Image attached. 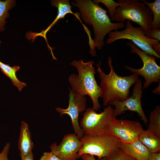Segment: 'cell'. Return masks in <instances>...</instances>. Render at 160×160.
<instances>
[{
  "mask_svg": "<svg viewBox=\"0 0 160 160\" xmlns=\"http://www.w3.org/2000/svg\"><path fill=\"white\" fill-rule=\"evenodd\" d=\"M15 3L14 0L0 1V32L4 30L5 20L9 16L8 11L15 6Z\"/></svg>",
  "mask_w": 160,
  "mask_h": 160,
  "instance_id": "cell-20",
  "label": "cell"
},
{
  "mask_svg": "<svg viewBox=\"0 0 160 160\" xmlns=\"http://www.w3.org/2000/svg\"><path fill=\"white\" fill-rule=\"evenodd\" d=\"M51 5L57 8L58 12L56 18L52 23L45 30L42 31L40 33H37L35 36H37L43 37L46 39V34L51 28L61 18L63 19L65 16L68 13L76 15L74 14L71 10L72 7L69 3L68 0H53L51 1Z\"/></svg>",
  "mask_w": 160,
  "mask_h": 160,
  "instance_id": "cell-15",
  "label": "cell"
},
{
  "mask_svg": "<svg viewBox=\"0 0 160 160\" xmlns=\"http://www.w3.org/2000/svg\"><path fill=\"white\" fill-rule=\"evenodd\" d=\"M80 157L82 160H97L95 158L94 156L87 154H84Z\"/></svg>",
  "mask_w": 160,
  "mask_h": 160,
  "instance_id": "cell-27",
  "label": "cell"
},
{
  "mask_svg": "<svg viewBox=\"0 0 160 160\" xmlns=\"http://www.w3.org/2000/svg\"><path fill=\"white\" fill-rule=\"evenodd\" d=\"M112 62L111 57H109L107 62L110 72L108 74L102 71L100 63L96 64V72L101 80L100 86L103 91L102 98L104 106H107L111 101H123L130 97V88L139 79L138 76L135 73L125 76H118L114 70Z\"/></svg>",
  "mask_w": 160,
  "mask_h": 160,
  "instance_id": "cell-2",
  "label": "cell"
},
{
  "mask_svg": "<svg viewBox=\"0 0 160 160\" xmlns=\"http://www.w3.org/2000/svg\"><path fill=\"white\" fill-rule=\"evenodd\" d=\"M120 148L125 153L136 160H148L150 153L138 139L129 143L121 142Z\"/></svg>",
  "mask_w": 160,
  "mask_h": 160,
  "instance_id": "cell-13",
  "label": "cell"
},
{
  "mask_svg": "<svg viewBox=\"0 0 160 160\" xmlns=\"http://www.w3.org/2000/svg\"><path fill=\"white\" fill-rule=\"evenodd\" d=\"M72 5L77 7L83 21L92 26L94 33L92 40L94 48L101 49L105 45V36L110 32L124 27L123 22L113 23L107 14L108 11L91 0H75Z\"/></svg>",
  "mask_w": 160,
  "mask_h": 160,
  "instance_id": "cell-1",
  "label": "cell"
},
{
  "mask_svg": "<svg viewBox=\"0 0 160 160\" xmlns=\"http://www.w3.org/2000/svg\"><path fill=\"white\" fill-rule=\"evenodd\" d=\"M148 160H160V152L150 153Z\"/></svg>",
  "mask_w": 160,
  "mask_h": 160,
  "instance_id": "cell-26",
  "label": "cell"
},
{
  "mask_svg": "<svg viewBox=\"0 0 160 160\" xmlns=\"http://www.w3.org/2000/svg\"><path fill=\"white\" fill-rule=\"evenodd\" d=\"M39 160H60V159L51 151L44 153Z\"/></svg>",
  "mask_w": 160,
  "mask_h": 160,
  "instance_id": "cell-24",
  "label": "cell"
},
{
  "mask_svg": "<svg viewBox=\"0 0 160 160\" xmlns=\"http://www.w3.org/2000/svg\"><path fill=\"white\" fill-rule=\"evenodd\" d=\"M1 41H0V44H1Z\"/></svg>",
  "mask_w": 160,
  "mask_h": 160,
  "instance_id": "cell-29",
  "label": "cell"
},
{
  "mask_svg": "<svg viewBox=\"0 0 160 160\" xmlns=\"http://www.w3.org/2000/svg\"><path fill=\"white\" fill-rule=\"evenodd\" d=\"M82 147L78 153V158L84 154L98 157V160L109 156L120 148L121 142L109 134L96 135L84 134L80 139Z\"/></svg>",
  "mask_w": 160,
  "mask_h": 160,
  "instance_id": "cell-6",
  "label": "cell"
},
{
  "mask_svg": "<svg viewBox=\"0 0 160 160\" xmlns=\"http://www.w3.org/2000/svg\"><path fill=\"white\" fill-rule=\"evenodd\" d=\"M10 146L9 143H7L0 153V160H9L8 155Z\"/></svg>",
  "mask_w": 160,
  "mask_h": 160,
  "instance_id": "cell-23",
  "label": "cell"
},
{
  "mask_svg": "<svg viewBox=\"0 0 160 160\" xmlns=\"http://www.w3.org/2000/svg\"><path fill=\"white\" fill-rule=\"evenodd\" d=\"M18 146L21 158L29 155L32 152L33 147L28 125L24 121L21 123Z\"/></svg>",
  "mask_w": 160,
  "mask_h": 160,
  "instance_id": "cell-14",
  "label": "cell"
},
{
  "mask_svg": "<svg viewBox=\"0 0 160 160\" xmlns=\"http://www.w3.org/2000/svg\"><path fill=\"white\" fill-rule=\"evenodd\" d=\"M150 153L160 151V137L147 129L143 131L138 139Z\"/></svg>",
  "mask_w": 160,
  "mask_h": 160,
  "instance_id": "cell-16",
  "label": "cell"
},
{
  "mask_svg": "<svg viewBox=\"0 0 160 160\" xmlns=\"http://www.w3.org/2000/svg\"><path fill=\"white\" fill-rule=\"evenodd\" d=\"M20 160H33V155L31 152L27 156L21 158Z\"/></svg>",
  "mask_w": 160,
  "mask_h": 160,
  "instance_id": "cell-28",
  "label": "cell"
},
{
  "mask_svg": "<svg viewBox=\"0 0 160 160\" xmlns=\"http://www.w3.org/2000/svg\"><path fill=\"white\" fill-rule=\"evenodd\" d=\"M113 109L109 105L103 111L97 113L92 108H87L79 124L84 134L96 135L103 133L105 127L115 117Z\"/></svg>",
  "mask_w": 160,
  "mask_h": 160,
  "instance_id": "cell-7",
  "label": "cell"
},
{
  "mask_svg": "<svg viewBox=\"0 0 160 160\" xmlns=\"http://www.w3.org/2000/svg\"><path fill=\"white\" fill-rule=\"evenodd\" d=\"M100 160H136L125 153L120 148L109 156L103 158Z\"/></svg>",
  "mask_w": 160,
  "mask_h": 160,
  "instance_id": "cell-22",
  "label": "cell"
},
{
  "mask_svg": "<svg viewBox=\"0 0 160 160\" xmlns=\"http://www.w3.org/2000/svg\"><path fill=\"white\" fill-rule=\"evenodd\" d=\"M124 27L122 30L110 32L106 43L110 44L120 39L130 40L147 55L153 56L158 59L160 58V43L159 41L149 38L142 28L134 26L130 21H126Z\"/></svg>",
  "mask_w": 160,
  "mask_h": 160,
  "instance_id": "cell-5",
  "label": "cell"
},
{
  "mask_svg": "<svg viewBox=\"0 0 160 160\" xmlns=\"http://www.w3.org/2000/svg\"><path fill=\"white\" fill-rule=\"evenodd\" d=\"M94 63L92 60L86 63L82 60L72 61L70 64L76 68L78 74H71L68 80L71 91L85 96L88 95L90 97L92 108L96 111L101 107L98 98L102 97L103 91L95 79V75L97 72L93 66Z\"/></svg>",
  "mask_w": 160,
  "mask_h": 160,
  "instance_id": "cell-3",
  "label": "cell"
},
{
  "mask_svg": "<svg viewBox=\"0 0 160 160\" xmlns=\"http://www.w3.org/2000/svg\"><path fill=\"white\" fill-rule=\"evenodd\" d=\"M127 44L131 48L130 51L138 55L142 60L143 66L140 69H135L124 65V67L131 72L143 76L145 81L143 89L148 87L153 82L160 83V67L156 62V57L146 54L137 47L132 41L127 42Z\"/></svg>",
  "mask_w": 160,
  "mask_h": 160,
  "instance_id": "cell-8",
  "label": "cell"
},
{
  "mask_svg": "<svg viewBox=\"0 0 160 160\" xmlns=\"http://www.w3.org/2000/svg\"><path fill=\"white\" fill-rule=\"evenodd\" d=\"M80 139L75 133H69L64 136L59 145L56 143L49 147L51 152L60 160H77L78 153L82 148Z\"/></svg>",
  "mask_w": 160,
  "mask_h": 160,
  "instance_id": "cell-12",
  "label": "cell"
},
{
  "mask_svg": "<svg viewBox=\"0 0 160 160\" xmlns=\"http://www.w3.org/2000/svg\"><path fill=\"white\" fill-rule=\"evenodd\" d=\"M116 2L113 0H94L95 4L101 3L108 9L110 18H111L115 14L117 8L121 5V3L117 0Z\"/></svg>",
  "mask_w": 160,
  "mask_h": 160,
  "instance_id": "cell-21",
  "label": "cell"
},
{
  "mask_svg": "<svg viewBox=\"0 0 160 160\" xmlns=\"http://www.w3.org/2000/svg\"><path fill=\"white\" fill-rule=\"evenodd\" d=\"M149 37L151 38L160 41V29H151Z\"/></svg>",
  "mask_w": 160,
  "mask_h": 160,
  "instance_id": "cell-25",
  "label": "cell"
},
{
  "mask_svg": "<svg viewBox=\"0 0 160 160\" xmlns=\"http://www.w3.org/2000/svg\"><path fill=\"white\" fill-rule=\"evenodd\" d=\"M143 130L142 125L137 121L119 120L114 117L103 133L114 136L121 142L129 143L138 139Z\"/></svg>",
  "mask_w": 160,
  "mask_h": 160,
  "instance_id": "cell-9",
  "label": "cell"
},
{
  "mask_svg": "<svg viewBox=\"0 0 160 160\" xmlns=\"http://www.w3.org/2000/svg\"><path fill=\"white\" fill-rule=\"evenodd\" d=\"M143 3L151 10L153 18L151 22V29L157 30L160 28V0H156L152 2L141 0Z\"/></svg>",
  "mask_w": 160,
  "mask_h": 160,
  "instance_id": "cell-19",
  "label": "cell"
},
{
  "mask_svg": "<svg viewBox=\"0 0 160 160\" xmlns=\"http://www.w3.org/2000/svg\"><path fill=\"white\" fill-rule=\"evenodd\" d=\"M87 99L85 96L70 90L69 93V104L66 109L57 107L56 111L60 115L66 114L71 119L74 133L80 139L84 135L82 129L79 121V115L80 113L85 111L87 109Z\"/></svg>",
  "mask_w": 160,
  "mask_h": 160,
  "instance_id": "cell-11",
  "label": "cell"
},
{
  "mask_svg": "<svg viewBox=\"0 0 160 160\" xmlns=\"http://www.w3.org/2000/svg\"><path fill=\"white\" fill-rule=\"evenodd\" d=\"M0 68L2 73L10 79L13 85L17 87L20 91L27 86L26 84L20 81L16 76V73L20 69L19 66L12 67L9 64H5L0 61Z\"/></svg>",
  "mask_w": 160,
  "mask_h": 160,
  "instance_id": "cell-17",
  "label": "cell"
},
{
  "mask_svg": "<svg viewBox=\"0 0 160 160\" xmlns=\"http://www.w3.org/2000/svg\"><path fill=\"white\" fill-rule=\"evenodd\" d=\"M142 82L139 79L135 84L133 89L132 95L123 101H111L108 104L114 105L113 109L114 117L125 113L124 111L127 110L136 112L145 124L148 122L143 109L141 103V97L143 93Z\"/></svg>",
  "mask_w": 160,
  "mask_h": 160,
  "instance_id": "cell-10",
  "label": "cell"
},
{
  "mask_svg": "<svg viewBox=\"0 0 160 160\" xmlns=\"http://www.w3.org/2000/svg\"><path fill=\"white\" fill-rule=\"evenodd\" d=\"M121 3L113 17L112 21L124 23L128 20L140 26L149 37L153 15L150 9L140 0H118Z\"/></svg>",
  "mask_w": 160,
  "mask_h": 160,
  "instance_id": "cell-4",
  "label": "cell"
},
{
  "mask_svg": "<svg viewBox=\"0 0 160 160\" xmlns=\"http://www.w3.org/2000/svg\"><path fill=\"white\" fill-rule=\"evenodd\" d=\"M148 130L160 137V106H157L150 113Z\"/></svg>",
  "mask_w": 160,
  "mask_h": 160,
  "instance_id": "cell-18",
  "label": "cell"
}]
</instances>
